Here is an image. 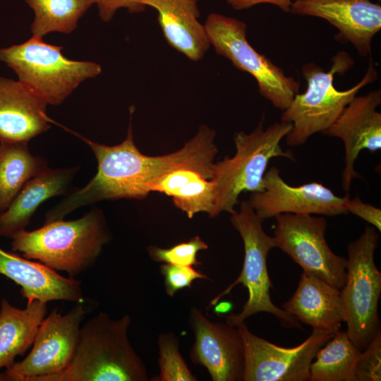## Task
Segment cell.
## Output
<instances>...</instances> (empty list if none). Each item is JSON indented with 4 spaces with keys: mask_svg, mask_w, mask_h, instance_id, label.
<instances>
[{
    "mask_svg": "<svg viewBox=\"0 0 381 381\" xmlns=\"http://www.w3.org/2000/svg\"><path fill=\"white\" fill-rule=\"evenodd\" d=\"M237 327L244 344L243 381L310 380V365L317 352L336 333L313 329L303 343L284 348L255 335L245 322Z\"/></svg>",
    "mask_w": 381,
    "mask_h": 381,
    "instance_id": "12",
    "label": "cell"
},
{
    "mask_svg": "<svg viewBox=\"0 0 381 381\" xmlns=\"http://www.w3.org/2000/svg\"><path fill=\"white\" fill-rule=\"evenodd\" d=\"M47 167V160L33 155L28 143H0V214L24 184Z\"/></svg>",
    "mask_w": 381,
    "mask_h": 381,
    "instance_id": "24",
    "label": "cell"
},
{
    "mask_svg": "<svg viewBox=\"0 0 381 381\" xmlns=\"http://www.w3.org/2000/svg\"><path fill=\"white\" fill-rule=\"evenodd\" d=\"M62 49L32 35L22 44L1 49L0 61L47 104L59 105L83 81L102 72L99 64L69 59L63 55Z\"/></svg>",
    "mask_w": 381,
    "mask_h": 381,
    "instance_id": "6",
    "label": "cell"
},
{
    "mask_svg": "<svg viewBox=\"0 0 381 381\" xmlns=\"http://www.w3.org/2000/svg\"><path fill=\"white\" fill-rule=\"evenodd\" d=\"M200 0H138L157 12V20L167 43L189 60L198 61L210 42L205 25L199 21Z\"/></svg>",
    "mask_w": 381,
    "mask_h": 381,
    "instance_id": "19",
    "label": "cell"
},
{
    "mask_svg": "<svg viewBox=\"0 0 381 381\" xmlns=\"http://www.w3.org/2000/svg\"><path fill=\"white\" fill-rule=\"evenodd\" d=\"M47 303L28 301L23 309L3 298L0 308V370L10 368L18 356L32 346L40 325L47 314Z\"/></svg>",
    "mask_w": 381,
    "mask_h": 381,
    "instance_id": "22",
    "label": "cell"
},
{
    "mask_svg": "<svg viewBox=\"0 0 381 381\" xmlns=\"http://www.w3.org/2000/svg\"><path fill=\"white\" fill-rule=\"evenodd\" d=\"M189 322L195 336L192 362L205 367L214 381H243L244 344L238 328L212 322L197 308L190 310Z\"/></svg>",
    "mask_w": 381,
    "mask_h": 381,
    "instance_id": "14",
    "label": "cell"
},
{
    "mask_svg": "<svg viewBox=\"0 0 381 381\" xmlns=\"http://www.w3.org/2000/svg\"><path fill=\"white\" fill-rule=\"evenodd\" d=\"M290 12L326 20L338 30L337 41L350 42L364 57L381 29V6L370 0H295Z\"/></svg>",
    "mask_w": 381,
    "mask_h": 381,
    "instance_id": "16",
    "label": "cell"
},
{
    "mask_svg": "<svg viewBox=\"0 0 381 381\" xmlns=\"http://www.w3.org/2000/svg\"><path fill=\"white\" fill-rule=\"evenodd\" d=\"M378 240V231L368 226L358 239L349 243L346 279L340 289L346 333L361 351L380 331L381 272L374 260Z\"/></svg>",
    "mask_w": 381,
    "mask_h": 381,
    "instance_id": "8",
    "label": "cell"
},
{
    "mask_svg": "<svg viewBox=\"0 0 381 381\" xmlns=\"http://www.w3.org/2000/svg\"><path fill=\"white\" fill-rule=\"evenodd\" d=\"M127 135L112 146L100 144L78 133L76 135L92 150L97 162V171L84 186L71 190L67 197L73 210L104 200L142 199L149 194V186L162 176L178 169L188 168L210 179L218 152L215 131L202 125L197 133L181 149L161 156L143 155L133 138L132 115Z\"/></svg>",
    "mask_w": 381,
    "mask_h": 381,
    "instance_id": "1",
    "label": "cell"
},
{
    "mask_svg": "<svg viewBox=\"0 0 381 381\" xmlns=\"http://www.w3.org/2000/svg\"><path fill=\"white\" fill-rule=\"evenodd\" d=\"M148 190L171 196L175 206L190 219L199 212H206L214 217V185L195 170L188 168L173 170L152 182Z\"/></svg>",
    "mask_w": 381,
    "mask_h": 381,
    "instance_id": "23",
    "label": "cell"
},
{
    "mask_svg": "<svg viewBox=\"0 0 381 381\" xmlns=\"http://www.w3.org/2000/svg\"><path fill=\"white\" fill-rule=\"evenodd\" d=\"M263 190L251 193L248 200L256 214L265 220L284 213L337 216L347 214L348 195L339 197L322 183L312 182L291 186L276 167L266 171Z\"/></svg>",
    "mask_w": 381,
    "mask_h": 381,
    "instance_id": "13",
    "label": "cell"
},
{
    "mask_svg": "<svg viewBox=\"0 0 381 381\" xmlns=\"http://www.w3.org/2000/svg\"><path fill=\"white\" fill-rule=\"evenodd\" d=\"M347 213H352L381 230V210L373 205L363 202L359 197L347 198L345 202Z\"/></svg>",
    "mask_w": 381,
    "mask_h": 381,
    "instance_id": "31",
    "label": "cell"
},
{
    "mask_svg": "<svg viewBox=\"0 0 381 381\" xmlns=\"http://www.w3.org/2000/svg\"><path fill=\"white\" fill-rule=\"evenodd\" d=\"M78 166L49 168L29 179L0 214V236L12 238L25 230L37 209L47 200L67 194Z\"/></svg>",
    "mask_w": 381,
    "mask_h": 381,
    "instance_id": "20",
    "label": "cell"
},
{
    "mask_svg": "<svg viewBox=\"0 0 381 381\" xmlns=\"http://www.w3.org/2000/svg\"><path fill=\"white\" fill-rule=\"evenodd\" d=\"M160 272L164 278L167 294L174 296L176 293L186 288H191L193 282L198 279L208 277L193 266L164 263L160 266Z\"/></svg>",
    "mask_w": 381,
    "mask_h": 381,
    "instance_id": "30",
    "label": "cell"
},
{
    "mask_svg": "<svg viewBox=\"0 0 381 381\" xmlns=\"http://www.w3.org/2000/svg\"><path fill=\"white\" fill-rule=\"evenodd\" d=\"M47 105L20 80L0 77V143H28L47 131Z\"/></svg>",
    "mask_w": 381,
    "mask_h": 381,
    "instance_id": "17",
    "label": "cell"
},
{
    "mask_svg": "<svg viewBox=\"0 0 381 381\" xmlns=\"http://www.w3.org/2000/svg\"><path fill=\"white\" fill-rule=\"evenodd\" d=\"M378 1H380V0H378Z\"/></svg>",
    "mask_w": 381,
    "mask_h": 381,
    "instance_id": "35",
    "label": "cell"
},
{
    "mask_svg": "<svg viewBox=\"0 0 381 381\" xmlns=\"http://www.w3.org/2000/svg\"><path fill=\"white\" fill-rule=\"evenodd\" d=\"M110 238L103 212L94 207L75 220L58 219L24 230L12 238L11 248L73 278L95 264Z\"/></svg>",
    "mask_w": 381,
    "mask_h": 381,
    "instance_id": "3",
    "label": "cell"
},
{
    "mask_svg": "<svg viewBox=\"0 0 381 381\" xmlns=\"http://www.w3.org/2000/svg\"><path fill=\"white\" fill-rule=\"evenodd\" d=\"M207 248V243L196 236L187 242H183L168 248L150 246L148 248V253L151 258L157 262L195 266L200 264L197 258L198 252Z\"/></svg>",
    "mask_w": 381,
    "mask_h": 381,
    "instance_id": "28",
    "label": "cell"
},
{
    "mask_svg": "<svg viewBox=\"0 0 381 381\" xmlns=\"http://www.w3.org/2000/svg\"><path fill=\"white\" fill-rule=\"evenodd\" d=\"M361 353L346 331H337L317 352L310 365V380L356 381L355 368Z\"/></svg>",
    "mask_w": 381,
    "mask_h": 381,
    "instance_id": "25",
    "label": "cell"
},
{
    "mask_svg": "<svg viewBox=\"0 0 381 381\" xmlns=\"http://www.w3.org/2000/svg\"><path fill=\"white\" fill-rule=\"evenodd\" d=\"M231 214V223L243 241V267L236 279L210 301V306L241 284L248 289V300L240 313L226 317V323L237 327L253 315L265 312L272 314L285 327L300 329V322L285 310L275 306L271 300L272 282L267 272V257L269 252L277 247L274 237L264 231L263 220L256 214L248 200L242 201L239 210H235Z\"/></svg>",
    "mask_w": 381,
    "mask_h": 381,
    "instance_id": "7",
    "label": "cell"
},
{
    "mask_svg": "<svg viewBox=\"0 0 381 381\" xmlns=\"http://www.w3.org/2000/svg\"><path fill=\"white\" fill-rule=\"evenodd\" d=\"M263 119L250 133L236 132L235 155L214 163L210 179L215 195L214 217L222 212L234 213L241 193L262 191L263 178L272 158L294 159L293 153L280 145L291 123L280 121L264 128Z\"/></svg>",
    "mask_w": 381,
    "mask_h": 381,
    "instance_id": "5",
    "label": "cell"
},
{
    "mask_svg": "<svg viewBox=\"0 0 381 381\" xmlns=\"http://www.w3.org/2000/svg\"><path fill=\"white\" fill-rule=\"evenodd\" d=\"M332 62L327 71L314 63L303 66L306 90L295 95L281 116V121L291 123V128L285 136L288 145H301L313 135L327 131L356 94L377 78L374 62L370 59L363 78L353 87L339 90L334 85L335 75L344 74L352 67L353 60L347 52H339L333 56Z\"/></svg>",
    "mask_w": 381,
    "mask_h": 381,
    "instance_id": "4",
    "label": "cell"
},
{
    "mask_svg": "<svg viewBox=\"0 0 381 381\" xmlns=\"http://www.w3.org/2000/svg\"><path fill=\"white\" fill-rule=\"evenodd\" d=\"M99 16L104 22L110 21L116 11L121 8L128 9L130 13H138L145 10L138 0H96Z\"/></svg>",
    "mask_w": 381,
    "mask_h": 381,
    "instance_id": "32",
    "label": "cell"
},
{
    "mask_svg": "<svg viewBox=\"0 0 381 381\" xmlns=\"http://www.w3.org/2000/svg\"><path fill=\"white\" fill-rule=\"evenodd\" d=\"M85 314L82 301L64 315L54 309L40 325L29 354L0 373V381H44L63 371L73 358Z\"/></svg>",
    "mask_w": 381,
    "mask_h": 381,
    "instance_id": "10",
    "label": "cell"
},
{
    "mask_svg": "<svg viewBox=\"0 0 381 381\" xmlns=\"http://www.w3.org/2000/svg\"><path fill=\"white\" fill-rule=\"evenodd\" d=\"M356 381L381 380V332L361 351L355 368Z\"/></svg>",
    "mask_w": 381,
    "mask_h": 381,
    "instance_id": "29",
    "label": "cell"
},
{
    "mask_svg": "<svg viewBox=\"0 0 381 381\" xmlns=\"http://www.w3.org/2000/svg\"><path fill=\"white\" fill-rule=\"evenodd\" d=\"M273 236L277 248L289 255L303 272L341 289L346 279L347 259L329 247L322 217L306 214H280L275 217Z\"/></svg>",
    "mask_w": 381,
    "mask_h": 381,
    "instance_id": "11",
    "label": "cell"
},
{
    "mask_svg": "<svg viewBox=\"0 0 381 381\" xmlns=\"http://www.w3.org/2000/svg\"><path fill=\"white\" fill-rule=\"evenodd\" d=\"M131 318L101 312L80 327L68 365L44 381H147L146 367L130 342Z\"/></svg>",
    "mask_w": 381,
    "mask_h": 381,
    "instance_id": "2",
    "label": "cell"
},
{
    "mask_svg": "<svg viewBox=\"0 0 381 381\" xmlns=\"http://www.w3.org/2000/svg\"><path fill=\"white\" fill-rule=\"evenodd\" d=\"M35 12L30 30L43 37L54 32L69 34L96 0H25Z\"/></svg>",
    "mask_w": 381,
    "mask_h": 381,
    "instance_id": "26",
    "label": "cell"
},
{
    "mask_svg": "<svg viewBox=\"0 0 381 381\" xmlns=\"http://www.w3.org/2000/svg\"><path fill=\"white\" fill-rule=\"evenodd\" d=\"M214 306V311L218 315L226 313L231 308V304L229 302H217Z\"/></svg>",
    "mask_w": 381,
    "mask_h": 381,
    "instance_id": "34",
    "label": "cell"
},
{
    "mask_svg": "<svg viewBox=\"0 0 381 381\" xmlns=\"http://www.w3.org/2000/svg\"><path fill=\"white\" fill-rule=\"evenodd\" d=\"M283 309L313 329L337 332L345 321L340 289L304 272Z\"/></svg>",
    "mask_w": 381,
    "mask_h": 381,
    "instance_id": "21",
    "label": "cell"
},
{
    "mask_svg": "<svg viewBox=\"0 0 381 381\" xmlns=\"http://www.w3.org/2000/svg\"><path fill=\"white\" fill-rule=\"evenodd\" d=\"M0 274L20 286V293L28 301L37 299L81 302V282L64 277L42 263L32 261L0 248Z\"/></svg>",
    "mask_w": 381,
    "mask_h": 381,
    "instance_id": "18",
    "label": "cell"
},
{
    "mask_svg": "<svg viewBox=\"0 0 381 381\" xmlns=\"http://www.w3.org/2000/svg\"><path fill=\"white\" fill-rule=\"evenodd\" d=\"M159 373L154 381H195L179 351V341L172 332L162 333L158 337Z\"/></svg>",
    "mask_w": 381,
    "mask_h": 381,
    "instance_id": "27",
    "label": "cell"
},
{
    "mask_svg": "<svg viewBox=\"0 0 381 381\" xmlns=\"http://www.w3.org/2000/svg\"><path fill=\"white\" fill-rule=\"evenodd\" d=\"M380 104V89L356 96L324 132L341 139L344 143L342 187L346 192L350 189L353 180L361 177L354 168L360 152L363 150L373 152L381 148V114L376 109Z\"/></svg>",
    "mask_w": 381,
    "mask_h": 381,
    "instance_id": "15",
    "label": "cell"
},
{
    "mask_svg": "<svg viewBox=\"0 0 381 381\" xmlns=\"http://www.w3.org/2000/svg\"><path fill=\"white\" fill-rule=\"evenodd\" d=\"M292 2V0H227V3L236 10L249 8L260 4H269L286 13L290 12Z\"/></svg>",
    "mask_w": 381,
    "mask_h": 381,
    "instance_id": "33",
    "label": "cell"
},
{
    "mask_svg": "<svg viewBox=\"0 0 381 381\" xmlns=\"http://www.w3.org/2000/svg\"><path fill=\"white\" fill-rule=\"evenodd\" d=\"M204 25L216 53L229 59L237 69L251 75L264 98L282 111L291 104L298 93L300 83L250 45L244 22L212 13Z\"/></svg>",
    "mask_w": 381,
    "mask_h": 381,
    "instance_id": "9",
    "label": "cell"
}]
</instances>
